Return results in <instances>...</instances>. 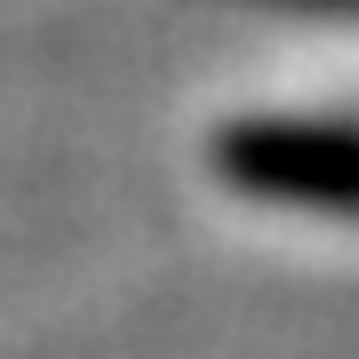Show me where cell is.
I'll use <instances>...</instances> for the list:
<instances>
[{"mask_svg": "<svg viewBox=\"0 0 359 359\" xmlns=\"http://www.w3.org/2000/svg\"><path fill=\"white\" fill-rule=\"evenodd\" d=\"M216 168L231 184L295 208H359V128L320 120H248L216 144Z\"/></svg>", "mask_w": 359, "mask_h": 359, "instance_id": "1", "label": "cell"}, {"mask_svg": "<svg viewBox=\"0 0 359 359\" xmlns=\"http://www.w3.org/2000/svg\"><path fill=\"white\" fill-rule=\"evenodd\" d=\"M304 8H327V16H359V0H304Z\"/></svg>", "mask_w": 359, "mask_h": 359, "instance_id": "2", "label": "cell"}]
</instances>
